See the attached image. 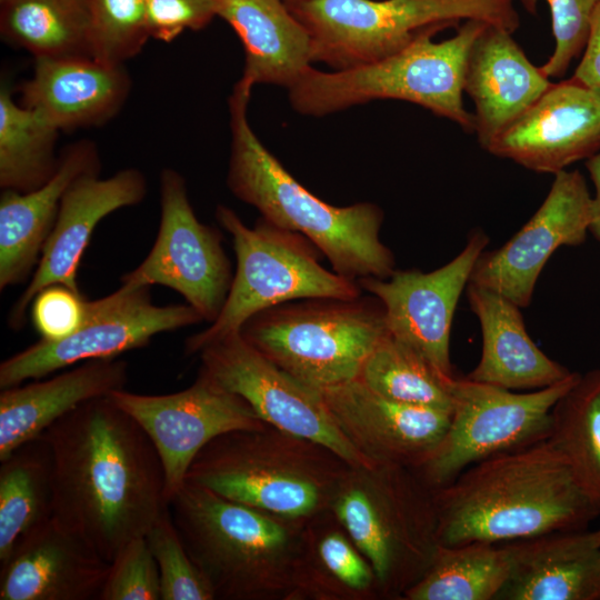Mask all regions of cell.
<instances>
[{
  "label": "cell",
  "mask_w": 600,
  "mask_h": 600,
  "mask_svg": "<svg viewBox=\"0 0 600 600\" xmlns=\"http://www.w3.org/2000/svg\"><path fill=\"white\" fill-rule=\"evenodd\" d=\"M43 436L53 457V517L112 562L169 506L156 447L109 396L82 403Z\"/></svg>",
  "instance_id": "cell-1"
},
{
  "label": "cell",
  "mask_w": 600,
  "mask_h": 600,
  "mask_svg": "<svg viewBox=\"0 0 600 600\" xmlns=\"http://www.w3.org/2000/svg\"><path fill=\"white\" fill-rule=\"evenodd\" d=\"M434 502L442 546L506 543L600 517L548 439L470 466L434 490Z\"/></svg>",
  "instance_id": "cell-2"
},
{
  "label": "cell",
  "mask_w": 600,
  "mask_h": 600,
  "mask_svg": "<svg viewBox=\"0 0 600 600\" xmlns=\"http://www.w3.org/2000/svg\"><path fill=\"white\" fill-rule=\"evenodd\" d=\"M252 86L239 79L229 98L230 191L269 223L311 241L340 276L389 278L392 251L381 241L383 211L371 202L336 207L306 189L264 147L248 120Z\"/></svg>",
  "instance_id": "cell-3"
},
{
  "label": "cell",
  "mask_w": 600,
  "mask_h": 600,
  "mask_svg": "<svg viewBox=\"0 0 600 600\" xmlns=\"http://www.w3.org/2000/svg\"><path fill=\"white\" fill-rule=\"evenodd\" d=\"M190 558L220 600H292L306 527L186 481L169 501Z\"/></svg>",
  "instance_id": "cell-4"
},
{
  "label": "cell",
  "mask_w": 600,
  "mask_h": 600,
  "mask_svg": "<svg viewBox=\"0 0 600 600\" xmlns=\"http://www.w3.org/2000/svg\"><path fill=\"white\" fill-rule=\"evenodd\" d=\"M349 464L328 447L271 424L220 434L186 481L272 514L310 520L330 510Z\"/></svg>",
  "instance_id": "cell-5"
},
{
  "label": "cell",
  "mask_w": 600,
  "mask_h": 600,
  "mask_svg": "<svg viewBox=\"0 0 600 600\" xmlns=\"http://www.w3.org/2000/svg\"><path fill=\"white\" fill-rule=\"evenodd\" d=\"M488 23L463 21L443 41L444 30L429 28L398 52L343 70L309 68L288 89L291 107L300 114L323 117L374 100H401L474 132V116L463 104L464 73L470 49Z\"/></svg>",
  "instance_id": "cell-6"
},
{
  "label": "cell",
  "mask_w": 600,
  "mask_h": 600,
  "mask_svg": "<svg viewBox=\"0 0 600 600\" xmlns=\"http://www.w3.org/2000/svg\"><path fill=\"white\" fill-rule=\"evenodd\" d=\"M330 510L370 562L380 599L402 600L440 546L434 490L413 468L350 466Z\"/></svg>",
  "instance_id": "cell-7"
},
{
  "label": "cell",
  "mask_w": 600,
  "mask_h": 600,
  "mask_svg": "<svg viewBox=\"0 0 600 600\" xmlns=\"http://www.w3.org/2000/svg\"><path fill=\"white\" fill-rule=\"evenodd\" d=\"M241 336L278 367L317 389L359 378L389 333L381 301L308 298L252 316Z\"/></svg>",
  "instance_id": "cell-8"
},
{
  "label": "cell",
  "mask_w": 600,
  "mask_h": 600,
  "mask_svg": "<svg viewBox=\"0 0 600 600\" xmlns=\"http://www.w3.org/2000/svg\"><path fill=\"white\" fill-rule=\"evenodd\" d=\"M216 219L232 238L237 270L226 302L210 326L184 342L187 356L238 332L252 316L308 298L352 299L362 294L358 281L329 271L319 249L300 233L260 218L248 227L229 207L219 204Z\"/></svg>",
  "instance_id": "cell-9"
},
{
  "label": "cell",
  "mask_w": 600,
  "mask_h": 600,
  "mask_svg": "<svg viewBox=\"0 0 600 600\" xmlns=\"http://www.w3.org/2000/svg\"><path fill=\"white\" fill-rule=\"evenodd\" d=\"M307 28L312 62L343 70L391 56L432 28L479 20L513 33L514 0H310L290 8Z\"/></svg>",
  "instance_id": "cell-10"
},
{
  "label": "cell",
  "mask_w": 600,
  "mask_h": 600,
  "mask_svg": "<svg viewBox=\"0 0 600 600\" xmlns=\"http://www.w3.org/2000/svg\"><path fill=\"white\" fill-rule=\"evenodd\" d=\"M579 376L523 392L454 377L448 430L414 471L437 490L481 460L548 439L552 408Z\"/></svg>",
  "instance_id": "cell-11"
},
{
  "label": "cell",
  "mask_w": 600,
  "mask_h": 600,
  "mask_svg": "<svg viewBox=\"0 0 600 600\" xmlns=\"http://www.w3.org/2000/svg\"><path fill=\"white\" fill-rule=\"evenodd\" d=\"M151 287L121 283L114 292L87 300L80 327L60 340L40 339L0 363V388L41 379L71 364L118 358L162 332L203 321L188 303L156 306Z\"/></svg>",
  "instance_id": "cell-12"
},
{
  "label": "cell",
  "mask_w": 600,
  "mask_h": 600,
  "mask_svg": "<svg viewBox=\"0 0 600 600\" xmlns=\"http://www.w3.org/2000/svg\"><path fill=\"white\" fill-rule=\"evenodd\" d=\"M198 356L199 372L246 400L266 423L321 443L351 466L374 464L339 430L320 389L278 367L240 331L209 343Z\"/></svg>",
  "instance_id": "cell-13"
},
{
  "label": "cell",
  "mask_w": 600,
  "mask_h": 600,
  "mask_svg": "<svg viewBox=\"0 0 600 600\" xmlns=\"http://www.w3.org/2000/svg\"><path fill=\"white\" fill-rule=\"evenodd\" d=\"M160 226L150 252L120 281L168 287L211 323L226 302L233 278L222 234L199 221L183 177L170 168L160 176Z\"/></svg>",
  "instance_id": "cell-14"
},
{
  "label": "cell",
  "mask_w": 600,
  "mask_h": 600,
  "mask_svg": "<svg viewBox=\"0 0 600 600\" xmlns=\"http://www.w3.org/2000/svg\"><path fill=\"white\" fill-rule=\"evenodd\" d=\"M109 397L141 426L156 447L168 502L211 440L232 430L266 424L246 400L200 372L190 387L174 393L140 394L121 389Z\"/></svg>",
  "instance_id": "cell-15"
},
{
  "label": "cell",
  "mask_w": 600,
  "mask_h": 600,
  "mask_svg": "<svg viewBox=\"0 0 600 600\" xmlns=\"http://www.w3.org/2000/svg\"><path fill=\"white\" fill-rule=\"evenodd\" d=\"M488 243V236L476 230L456 258L433 271L394 270L386 279L358 280L362 291L381 301L389 333L447 378L454 377L450 359L454 311Z\"/></svg>",
  "instance_id": "cell-16"
},
{
  "label": "cell",
  "mask_w": 600,
  "mask_h": 600,
  "mask_svg": "<svg viewBox=\"0 0 600 600\" xmlns=\"http://www.w3.org/2000/svg\"><path fill=\"white\" fill-rule=\"evenodd\" d=\"M591 199L580 171L556 173L534 214L503 246L479 256L469 282L496 291L520 308L528 307L538 278L554 251L586 241Z\"/></svg>",
  "instance_id": "cell-17"
},
{
  "label": "cell",
  "mask_w": 600,
  "mask_h": 600,
  "mask_svg": "<svg viewBox=\"0 0 600 600\" xmlns=\"http://www.w3.org/2000/svg\"><path fill=\"white\" fill-rule=\"evenodd\" d=\"M146 194V178L134 168L108 178L99 172L78 178L66 191L33 274L10 310L9 327H24L34 297L47 287L62 284L81 293L78 270L96 227L108 214L140 203Z\"/></svg>",
  "instance_id": "cell-18"
},
{
  "label": "cell",
  "mask_w": 600,
  "mask_h": 600,
  "mask_svg": "<svg viewBox=\"0 0 600 600\" xmlns=\"http://www.w3.org/2000/svg\"><path fill=\"white\" fill-rule=\"evenodd\" d=\"M486 150L539 173L567 170L600 152V93L572 77L552 83Z\"/></svg>",
  "instance_id": "cell-19"
},
{
  "label": "cell",
  "mask_w": 600,
  "mask_h": 600,
  "mask_svg": "<svg viewBox=\"0 0 600 600\" xmlns=\"http://www.w3.org/2000/svg\"><path fill=\"white\" fill-rule=\"evenodd\" d=\"M320 391L339 430L372 463L414 469L450 424L451 411L390 400L359 378Z\"/></svg>",
  "instance_id": "cell-20"
},
{
  "label": "cell",
  "mask_w": 600,
  "mask_h": 600,
  "mask_svg": "<svg viewBox=\"0 0 600 600\" xmlns=\"http://www.w3.org/2000/svg\"><path fill=\"white\" fill-rule=\"evenodd\" d=\"M110 564L52 517L0 563V600H99Z\"/></svg>",
  "instance_id": "cell-21"
},
{
  "label": "cell",
  "mask_w": 600,
  "mask_h": 600,
  "mask_svg": "<svg viewBox=\"0 0 600 600\" xmlns=\"http://www.w3.org/2000/svg\"><path fill=\"white\" fill-rule=\"evenodd\" d=\"M512 34L488 24L468 56L464 92L473 101L474 133L483 149L552 84Z\"/></svg>",
  "instance_id": "cell-22"
},
{
  "label": "cell",
  "mask_w": 600,
  "mask_h": 600,
  "mask_svg": "<svg viewBox=\"0 0 600 600\" xmlns=\"http://www.w3.org/2000/svg\"><path fill=\"white\" fill-rule=\"evenodd\" d=\"M508 580L497 600H600V538L587 528L503 543Z\"/></svg>",
  "instance_id": "cell-23"
},
{
  "label": "cell",
  "mask_w": 600,
  "mask_h": 600,
  "mask_svg": "<svg viewBox=\"0 0 600 600\" xmlns=\"http://www.w3.org/2000/svg\"><path fill=\"white\" fill-rule=\"evenodd\" d=\"M130 86L123 64L90 56L38 58L21 88V104L60 131L99 126L121 109Z\"/></svg>",
  "instance_id": "cell-24"
},
{
  "label": "cell",
  "mask_w": 600,
  "mask_h": 600,
  "mask_svg": "<svg viewBox=\"0 0 600 600\" xmlns=\"http://www.w3.org/2000/svg\"><path fill=\"white\" fill-rule=\"evenodd\" d=\"M96 146L79 141L59 157L51 178L30 191L0 197V290L23 282L38 264L66 191L81 176L99 172Z\"/></svg>",
  "instance_id": "cell-25"
},
{
  "label": "cell",
  "mask_w": 600,
  "mask_h": 600,
  "mask_svg": "<svg viewBox=\"0 0 600 600\" xmlns=\"http://www.w3.org/2000/svg\"><path fill=\"white\" fill-rule=\"evenodd\" d=\"M128 369L119 358L89 360L48 380L1 389L0 460L82 403L123 389Z\"/></svg>",
  "instance_id": "cell-26"
},
{
  "label": "cell",
  "mask_w": 600,
  "mask_h": 600,
  "mask_svg": "<svg viewBox=\"0 0 600 600\" xmlns=\"http://www.w3.org/2000/svg\"><path fill=\"white\" fill-rule=\"evenodd\" d=\"M467 298L482 333L481 358L468 379L513 391H530L558 383L572 373L532 341L518 304L470 282Z\"/></svg>",
  "instance_id": "cell-27"
},
{
  "label": "cell",
  "mask_w": 600,
  "mask_h": 600,
  "mask_svg": "<svg viewBox=\"0 0 600 600\" xmlns=\"http://www.w3.org/2000/svg\"><path fill=\"white\" fill-rule=\"evenodd\" d=\"M244 51L241 79L289 89L312 63L310 34L283 0H221Z\"/></svg>",
  "instance_id": "cell-28"
},
{
  "label": "cell",
  "mask_w": 600,
  "mask_h": 600,
  "mask_svg": "<svg viewBox=\"0 0 600 600\" xmlns=\"http://www.w3.org/2000/svg\"><path fill=\"white\" fill-rule=\"evenodd\" d=\"M376 599V573L333 512L310 519L292 600Z\"/></svg>",
  "instance_id": "cell-29"
},
{
  "label": "cell",
  "mask_w": 600,
  "mask_h": 600,
  "mask_svg": "<svg viewBox=\"0 0 600 600\" xmlns=\"http://www.w3.org/2000/svg\"><path fill=\"white\" fill-rule=\"evenodd\" d=\"M0 563L53 517V457L43 433L0 460Z\"/></svg>",
  "instance_id": "cell-30"
},
{
  "label": "cell",
  "mask_w": 600,
  "mask_h": 600,
  "mask_svg": "<svg viewBox=\"0 0 600 600\" xmlns=\"http://www.w3.org/2000/svg\"><path fill=\"white\" fill-rule=\"evenodd\" d=\"M548 440L600 514V369L580 373L556 402Z\"/></svg>",
  "instance_id": "cell-31"
},
{
  "label": "cell",
  "mask_w": 600,
  "mask_h": 600,
  "mask_svg": "<svg viewBox=\"0 0 600 600\" xmlns=\"http://www.w3.org/2000/svg\"><path fill=\"white\" fill-rule=\"evenodd\" d=\"M1 32L38 58L90 56L88 0H0Z\"/></svg>",
  "instance_id": "cell-32"
},
{
  "label": "cell",
  "mask_w": 600,
  "mask_h": 600,
  "mask_svg": "<svg viewBox=\"0 0 600 600\" xmlns=\"http://www.w3.org/2000/svg\"><path fill=\"white\" fill-rule=\"evenodd\" d=\"M509 571L503 543L440 544L426 573L402 600H497Z\"/></svg>",
  "instance_id": "cell-33"
},
{
  "label": "cell",
  "mask_w": 600,
  "mask_h": 600,
  "mask_svg": "<svg viewBox=\"0 0 600 600\" xmlns=\"http://www.w3.org/2000/svg\"><path fill=\"white\" fill-rule=\"evenodd\" d=\"M37 111L17 103L11 91L0 90V187L30 191L48 181L59 158L54 147L59 133Z\"/></svg>",
  "instance_id": "cell-34"
},
{
  "label": "cell",
  "mask_w": 600,
  "mask_h": 600,
  "mask_svg": "<svg viewBox=\"0 0 600 600\" xmlns=\"http://www.w3.org/2000/svg\"><path fill=\"white\" fill-rule=\"evenodd\" d=\"M453 378L442 376L390 333L373 349L359 374L367 387L390 400L447 411L452 409Z\"/></svg>",
  "instance_id": "cell-35"
},
{
  "label": "cell",
  "mask_w": 600,
  "mask_h": 600,
  "mask_svg": "<svg viewBox=\"0 0 600 600\" xmlns=\"http://www.w3.org/2000/svg\"><path fill=\"white\" fill-rule=\"evenodd\" d=\"M91 57L112 64L140 52L151 37L147 0H88Z\"/></svg>",
  "instance_id": "cell-36"
},
{
  "label": "cell",
  "mask_w": 600,
  "mask_h": 600,
  "mask_svg": "<svg viewBox=\"0 0 600 600\" xmlns=\"http://www.w3.org/2000/svg\"><path fill=\"white\" fill-rule=\"evenodd\" d=\"M144 538L159 569L161 600L216 599L211 586L182 543L169 506Z\"/></svg>",
  "instance_id": "cell-37"
},
{
  "label": "cell",
  "mask_w": 600,
  "mask_h": 600,
  "mask_svg": "<svg viewBox=\"0 0 600 600\" xmlns=\"http://www.w3.org/2000/svg\"><path fill=\"white\" fill-rule=\"evenodd\" d=\"M524 9L534 14L540 0H519ZM551 14L554 50L542 72L550 78H561L571 62L583 51L590 32L592 17L600 0H542Z\"/></svg>",
  "instance_id": "cell-38"
},
{
  "label": "cell",
  "mask_w": 600,
  "mask_h": 600,
  "mask_svg": "<svg viewBox=\"0 0 600 600\" xmlns=\"http://www.w3.org/2000/svg\"><path fill=\"white\" fill-rule=\"evenodd\" d=\"M99 600H161L159 569L144 537L112 560Z\"/></svg>",
  "instance_id": "cell-39"
},
{
  "label": "cell",
  "mask_w": 600,
  "mask_h": 600,
  "mask_svg": "<svg viewBox=\"0 0 600 600\" xmlns=\"http://www.w3.org/2000/svg\"><path fill=\"white\" fill-rule=\"evenodd\" d=\"M32 323L44 340H60L73 333L86 316L87 299L62 284L41 290L30 306Z\"/></svg>",
  "instance_id": "cell-40"
},
{
  "label": "cell",
  "mask_w": 600,
  "mask_h": 600,
  "mask_svg": "<svg viewBox=\"0 0 600 600\" xmlns=\"http://www.w3.org/2000/svg\"><path fill=\"white\" fill-rule=\"evenodd\" d=\"M221 6V0H147L150 36L170 42L186 30H200L219 17Z\"/></svg>",
  "instance_id": "cell-41"
},
{
  "label": "cell",
  "mask_w": 600,
  "mask_h": 600,
  "mask_svg": "<svg viewBox=\"0 0 600 600\" xmlns=\"http://www.w3.org/2000/svg\"><path fill=\"white\" fill-rule=\"evenodd\" d=\"M572 78L600 93V4L592 17L583 54Z\"/></svg>",
  "instance_id": "cell-42"
},
{
  "label": "cell",
  "mask_w": 600,
  "mask_h": 600,
  "mask_svg": "<svg viewBox=\"0 0 600 600\" xmlns=\"http://www.w3.org/2000/svg\"><path fill=\"white\" fill-rule=\"evenodd\" d=\"M586 168L594 187L589 232L600 242V152L587 159Z\"/></svg>",
  "instance_id": "cell-43"
},
{
  "label": "cell",
  "mask_w": 600,
  "mask_h": 600,
  "mask_svg": "<svg viewBox=\"0 0 600 600\" xmlns=\"http://www.w3.org/2000/svg\"><path fill=\"white\" fill-rule=\"evenodd\" d=\"M289 8H293L310 0H283Z\"/></svg>",
  "instance_id": "cell-44"
},
{
  "label": "cell",
  "mask_w": 600,
  "mask_h": 600,
  "mask_svg": "<svg viewBox=\"0 0 600 600\" xmlns=\"http://www.w3.org/2000/svg\"><path fill=\"white\" fill-rule=\"evenodd\" d=\"M597 532H598L599 538H600V526H599V528L597 529Z\"/></svg>",
  "instance_id": "cell-45"
}]
</instances>
